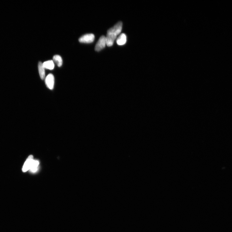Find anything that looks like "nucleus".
<instances>
[{"label": "nucleus", "instance_id": "obj_10", "mask_svg": "<svg viewBox=\"0 0 232 232\" xmlns=\"http://www.w3.org/2000/svg\"><path fill=\"white\" fill-rule=\"evenodd\" d=\"M53 60L58 67L62 66L63 63V60L60 56L58 55H56L53 57Z\"/></svg>", "mask_w": 232, "mask_h": 232}, {"label": "nucleus", "instance_id": "obj_1", "mask_svg": "<svg viewBox=\"0 0 232 232\" xmlns=\"http://www.w3.org/2000/svg\"><path fill=\"white\" fill-rule=\"evenodd\" d=\"M122 26H123L122 22L121 21L119 22L107 31L106 37L107 46L111 47L113 46L114 42L117 36L120 34L121 32Z\"/></svg>", "mask_w": 232, "mask_h": 232}, {"label": "nucleus", "instance_id": "obj_8", "mask_svg": "<svg viewBox=\"0 0 232 232\" xmlns=\"http://www.w3.org/2000/svg\"><path fill=\"white\" fill-rule=\"evenodd\" d=\"M39 164V161L34 160L31 168L29 171L32 173H36L38 170Z\"/></svg>", "mask_w": 232, "mask_h": 232}, {"label": "nucleus", "instance_id": "obj_7", "mask_svg": "<svg viewBox=\"0 0 232 232\" xmlns=\"http://www.w3.org/2000/svg\"><path fill=\"white\" fill-rule=\"evenodd\" d=\"M45 68L43 63L41 62H39L38 64V69L40 76L42 80H43L45 76Z\"/></svg>", "mask_w": 232, "mask_h": 232}, {"label": "nucleus", "instance_id": "obj_4", "mask_svg": "<svg viewBox=\"0 0 232 232\" xmlns=\"http://www.w3.org/2000/svg\"><path fill=\"white\" fill-rule=\"evenodd\" d=\"M34 160L33 156H29L27 158L22 168V171L23 172H26L30 170Z\"/></svg>", "mask_w": 232, "mask_h": 232}, {"label": "nucleus", "instance_id": "obj_9", "mask_svg": "<svg viewBox=\"0 0 232 232\" xmlns=\"http://www.w3.org/2000/svg\"><path fill=\"white\" fill-rule=\"evenodd\" d=\"M43 65L45 68L49 70L53 69L55 66L54 61L52 60L45 62L43 63Z\"/></svg>", "mask_w": 232, "mask_h": 232}, {"label": "nucleus", "instance_id": "obj_6", "mask_svg": "<svg viewBox=\"0 0 232 232\" xmlns=\"http://www.w3.org/2000/svg\"><path fill=\"white\" fill-rule=\"evenodd\" d=\"M126 42V36L124 33L121 34L116 40V43L119 45H123Z\"/></svg>", "mask_w": 232, "mask_h": 232}, {"label": "nucleus", "instance_id": "obj_3", "mask_svg": "<svg viewBox=\"0 0 232 232\" xmlns=\"http://www.w3.org/2000/svg\"><path fill=\"white\" fill-rule=\"evenodd\" d=\"M94 38L93 34H86L80 37L79 39V41L82 43H90L94 41Z\"/></svg>", "mask_w": 232, "mask_h": 232}, {"label": "nucleus", "instance_id": "obj_5", "mask_svg": "<svg viewBox=\"0 0 232 232\" xmlns=\"http://www.w3.org/2000/svg\"><path fill=\"white\" fill-rule=\"evenodd\" d=\"M46 85L51 90L54 88V77L52 74H50L47 75L45 79Z\"/></svg>", "mask_w": 232, "mask_h": 232}, {"label": "nucleus", "instance_id": "obj_2", "mask_svg": "<svg viewBox=\"0 0 232 232\" xmlns=\"http://www.w3.org/2000/svg\"><path fill=\"white\" fill-rule=\"evenodd\" d=\"M106 45V37L102 36L100 37L97 42L95 47V50L98 52L100 51L105 47Z\"/></svg>", "mask_w": 232, "mask_h": 232}]
</instances>
